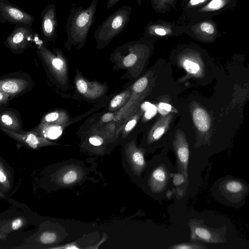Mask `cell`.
Wrapping results in <instances>:
<instances>
[{"instance_id":"obj_7","label":"cell","mask_w":249,"mask_h":249,"mask_svg":"<svg viewBox=\"0 0 249 249\" xmlns=\"http://www.w3.org/2000/svg\"><path fill=\"white\" fill-rule=\"evenodd\" d=\"M35 40V34L31 25L17 24L3 43L13 53L20 54L30 47Z\"/></svg>"},{"instance_id":"obj_37","label":"cell","mask_w":249,"mask_h":249,"mask_svg":"<svg viewBox=\"0 0 249 249\" xmlns=\"http://www.w3.org/2000/svg\"><path fill=\"white\" fill-rule=\"evenodd\" d=\"M6 180V176L3 172L2 168L0 170V181L1 183L4 182Z\"/></svg>"},{"instance_id":"obj_15","label":"cell","mask_w":249,"mask_h":249,"mask_svg":"<svg viewBox=\"0 0 249 249\" xmlns=\"http://www.w3.org/2000/svg\"><path fill=\"white\" fill-rule=\"evenodd\" d=\"M172 117V114L161 117L151 129L146 137L144 148L147 152H149L150 149L154 150L155 144L158 143L168 129Z\"/></svg>"},{"instance_id":"obj_29","label":"cell","mask_w":249,"mask_h":249,"mask_svg":"<svg viewBox=\"0 0 249 249\" xmlns=\"http://www.w3.org/2000/svg\"><path fill=\"white\" fill-rule=\"evenodd\" d=\"M13 98L8 93L0 90V110L7 108V106L9 105V102Z\"/></svg>"},{"instance_id":"obj_19","label":"cell","mask_w":249,"mask_h":249,"mask_svg":"<svg viewBox=\"0 0 249 249\" xmlns=\"http://www.w3.org/2000/svg\"><path fill=\"white\" fill-rule=\"evenodd\" d=\"M68 125L38 124L31 131L46 139H55L62 134L64 129Z\"/></svg>"},{"instance_id":"obj_30","label":"cell","mask_w":249,"mask_h":249,"mask_svg":"<svg viewBox=\"0 0 249 249\" xmlns=\"http://www.w3.org/2000/svg\"><path fill=\"white\" fill-rule=\"evenodd\" d=\"M56 235L53 232H44L40 237V240L44 244H50L54 242L56 240Z\"/></svg>"},{"instance_id":"obj_34","label":"cell","mask_w":249,"mask_h":249,"mask_svg":"<svg viewBox=\"0 0 249 249\" xmlns=\"http://www.w3.org/2000/svg\"><path fill=\"white\" fill-rule=\"evenodd\" d=\"M120 0H107V8L109 9L113 7ZM138 4L141 6L142 4L143 0H136Z\"/></svg>"},{"instance_id":"obj_25","label":"cell","mask_w":249,"mask_h":249,"mask_svg":"<svg viewBox=\"0 0 249 249\" xmlns=\"http://www.w3.org/2000/svg\"><path fill=\"white\" fill-rule=\"evenodd\" d=\"M170 249H199L206 247L199 242H185L171 245L167 248Z\"/></svg>"},{"instance_id":"obj_3","label":"cell","mask_w":249,"mask_h":249,"mask_svg":"<svg viewBox=\"0 0 249 249\" xmlns=\"http://www.w3.org/2000/svg\"><path fill=\"white\" fill-rule=\"evenodd\" d=\"M37 44L36 53L50 80L64 90L69 88L70 79L67 58L58 48H48L44 41L35 40Z\"/></svg>"},{"instance_id":"obj_33","label":"cell","mask_w":249,"mask_h":249,"mask_svg":"<svg viewBox=\"0 0 249 249\" xmlns=\"http://www.w3.org/2000/svg\"><path fill=\"white\" fill-rule=\"evenodd\" d=\"M115 114L112 112H107L105 113L101 118L102 123H107L115 119Z\"/></svg>"},{"instance_id":"obj_10","label":"cell","mask_w":249,"mask_h":249,"mask_svg":"<svg viewBox=\"0 0 249 249\" xmlns=\"http://www.w3.org/2000/svg\"><path fill=\"white\" fill-rule=\"evenodd\" d=\"M74 83L78 95L89 101L99 99L105 92L104 85L97 81H90L87 79L77 69Z\"/></svg>"},{"instance_id":"obj_4","label":"cell","mask_w":249,"mask_h":249,"mask_svg":"<svg viewBox=\"0 0 249 249\" xmlns=\"http://www.w3.org/2000/svg\"><path fill=\"white\" fill-rule=\"evenodd\" d=\"M131 12L130 5H124L109 15L98 27L93 35L97 49L106 47L123 31L130 21Z\"/></svg>"},{"instance_id":"obj_2","label":"cell","mask_w":249,"mask_h":249,"mask_svg":"<svg viewBox=\"0 0 249 249\" xmlns=\"http://www.w3.org/2000/svg\"><path fill=\"white\" fill-rule=\"evenodd\" d=\"M176 170L166 156L156 155L148 161L140 183L142 188L151 196L165 195Z\"/></svg>"},{"instance_id":"obj_5","label":"cell","mask_w":249,"mask_h":249,"mask_svg":"<svg viewBox=\"0 0 249 249\" xmlns=\"http://www.w3.org/2000/svg\"><path fill=\"white\" fill-rule=\"evenodd\" d=\"M146 152L144 148H138L134 141L126 143L123 152L124 168L134 180L140 183L147 166Z\"/></svg>"},{"instance_id":"obj_8","label":"cell","mask_w":249,"mask_h":249,"mask_svg":"<svg viewBox=\"0 0 249 249\" xmlns=\"http://www.w3.org/2000/svg\"><path fill=\"white\" fill-rule=\"evenodd\" d=\"M185 32L184 25L162 19L152 20L144 27V37L154 39L179 36Z\"/></svg>"},{"instance_id":"obj_1","label":"cell","mask_w":249,"mask_h":249,"mask_svg":"<svg viewBox=\"0 0 249 249\" xmlns=\"http://www.w3.org/2000/svg\"><path fill=\"white\" fill-rule=\"evenodd\" d=\"M98 0H92L86 7L71 8L65 26L67 39L64 47L71 51L73 47L80 49L85 45L94 20Z\"/></svg>"},{"instance_id":"obj_27","label":"cell","mask_w":249,"mask_h":249,"mask_svg":"<svg viewBox=\"0 0 249 249\" xmlns=\"http://www.w3.org/2000/svg\"><path fill=\"white\" fill-rule=\"evenodd\" d=\"M141 114L142 111L140 110L127 122L124 126V130L123 131L124 137H126L127 134H128L133 129L134 126L136 125L137 122L140 118Z\"/></svg>"},{"instance_id":"obj_12","label":"cell","mask_w":249,"mask_h":249,"mask_svg":"<svg viewBox=\"0 0 249 249\" xmlns=\"http://www.w3.org/2000/svg\"><path fill=\"white\" fill-rule=\"evenodd\" d=\"M57 21L55 6L49 4L41 14V34L44 40L54 42L57 38Z\"/></svg>"},{"instance_id":"obj_13","label":"cell","mask_w":249,"mask_h":249,"mask_svg":"<svg viewBox=\"0 0 249 249\" xmlns=\"http://www.w3.org/2000/svg\"><path fill=\"white\" fill-rule=\"evenodd\" d=\"M0 128L2 132L13 139L32 149H37L44 146L56 144L45 138L37 135L32 131L18 132L1 126H0Z\"/></svg>"},{"instance_id":"obj_16","label":"cell","mask_w":249,"mask_h":249,"mask_svg":"<svg viewBox=\"0 0 249 249\" xmlns=\"http://www.w3.org/2000/svg\"><path fill=\"white\" fill-rule=\"evenodd\" d=\"M190 230V240L208 243L217 242L216 232L206 226L202 222L196 219H191L188 223Z\"/></svg>"},{"instance_id":"obj_6","label":"cell","mask_w":249,"mask_h":249,"mask_svg":"<svg viewBox=\"0 0 249 249\" xmlns=\"http://www.w3.org/2000/svg\"><path fill=\"white\" fill-rule=\"evenodd\" d=\"M34 85L32 77L24 72L10 73L0 78V90L9 94L13 99L31 90Z\"/></svg>"},{"instance_id":"obj_24","label":"cell","mask_w":249,"mask_h":249,"mask_svg":"<svg viewBox=\"0 0 249 249\" xmlns=\"http://www.w3.org/2000/svg\"><path fill=\"white\" fill-rule=\"evenodd\" d=\"M224 189L226 192L235 196H240L244 190V186L240 182L231 180L224 185Z\"/></svg>"},{"instance_id":"obj_21","label":"cell","mask_w":249,"mask_h":249,"mask_svg":"<svg viewBox=\"0 0 249 249\" xmlns=\"http://www.w3.org/2000/svg\"><path fill=\"white\" fill-rule=\"evenodd\" d=\"M178 0H151L153 10L157 13L164 14L174 10Z\"/></svg>"},{"instance_id":"obj_35","label":"cell","mask_w":249,"mask_h":249,"mask_svg":"<svg viewBox=\"0 0 249 249\" xmlns=\"http://www.w3.org/2000/svg\"><path fill=\"white\" fill-rule=\"evenodd\" d=\"M22 225V221L20 218L14 220L12 223V228L14 230H17L20 228Z\"/></svg>"},{"instance_id":"obj_11","label":"cell","mask_w":249,"mask_h":249,"mask_svg":"<svg viewBox=\"0 0 249 249\" xmlns=\"http://www.w3.org/2000/svg\"><path fill=\"white\" fill-rule=\"evenodd\" d=\"M173 149L176 155L177 172L182 174L188 184V167L190 157L188 143L182 133L176 135L173 141Z\"/></svg>"},{"instance_id":"obj_14","label":"cell","mask_w":249,"mask_h":249,"mask_svg":"<svg viewBox=\"0 0 249 249\" xmlns=\"http://www.w3.org/2000/svg\"><path fill=\"white\" fill-rule=\"evenodd\" d=\"M184 26V33L196 39L209 41L213 39L216 35L215 26L210 21L204 20L192 22Z\"/></svg>"},{"instance_id":"obj_22","label":"cell","mask_w":249,"mask_h":249,"mask_svg":"<svg viewBox=\"0 0 249 249\" xmlns=\"http://www.w3.org/2000/svg\"><path fill=\"white\" fill-rule=\"evenodd\" d=\"M209 0H182L181 3V7L185 16L189 17L194 12Z\"/></svg>"},{"instance_id":"obj_23","label":"cell","mask_w":249,"mask_h":249,"mask_svg":"<svg viewBox=\"0 0 249 249\" xmlns=\"http://www.w3.org/2000/svg\"><path fill=\"white\" fill-rule=\"evenodd\" d=\"M131 96V92L128 90L116 95L110 101L109 109L114 110L123 106Z\"/></svg>"},{"instance_id":"obj_31","label":"cell","mask_w":249,"mask_h":249,"mask_svg":"<svg viewBox=\"0 0 249 249\" xmlns=\"http://www.w3.org/2000/svg\"><path fill=\"white\" fill-rule=\"evenodd\" d=\"M77 178V174L73 170H71L66 173L63 178V181L65 184H70L74 182Z\"/></svg>"},{"instance_id":"obj_20","label":"cell","mask_w":249,"mask_h":249,"mask_svg":"<svg viewBox=\"0 0 249 249\" xmlns=\"http://www.w3.org/2000/svg\"><path fill=\"white\" fill-rule=\"evenodd\" d=\"M194 123L198 130L205 132L211 126V120L208 112L202 107H196L193 112Z\"/></svg>"},{"instance_id":"obj_36","label":"cell","mask_w":249,"mask_h":249,"mask_svg":"<svg viewBox=\"0 0 249 249\" xmlns=\"http://www.w3.org/2000/svg\"><path fill=\"white\" fill-rule=\"evenodd\" d=\"M159 107L160 108L167 111H170L172 109V107L171 105L168 104L164 103H160L159 104Z\"/></svg>"},{"instance_id":"obj_26","label":"cell","mask_w":249,"mask_h":249,"mask_svg":"<svg viewBox=\"0 0 249 249\" xmlns=\"http://www.w3.org/2000/svg\"><path fill=\"white\" fill-rule=\"evenodd\" d=\"M183 66L187 71L191 74H196L200 71V67L198 64L191 58L184 59Z\"/></svg>"},{"instance_id":"obj_18","label":"cell","mask_w":249,"mask_h":249,"mask_svg":"<svg viewBox=\"0 0 249 249\" xmlns=\"http://www.w3.org/2000/svg\"><path fill=\"white\" fill-rule=\"evenodd\" d=\"M71 120V117L67 110L55 109L46 113L42 117L39 125L59 124L69 125Z\"/></svg>"},{"instance_id":"obj_32","label":"cell","mask_w":249,"mask_h":249,"mask_svg":"<svg viewBox=\"0 0 249 249\" xmlns=\"http://www.w3.org/2000/svg\"><path fill=\"white\" fill-rule=\"evenodd\" d=\"M89 143L94 146L101 145L104 142L102 138L98 136H92L89 139Z\"/></svg>"},{"instance_id":"obj_17","label":"cell","mask_w":249,"mask_h":249,"mask_svg":"<svg viewBox=\"0 0 249 249\" xmlns=\"http://www.w3.org/2000/svg\"><path fill=\"white\" fill-rule=\"evenodd\" d=\"M0 126L12 131L22 132V122L19 113L11 108L1 111Z\"/></svg>"},{"instance_id":"obj_9","label":"cell","mask_w":249,"mask_h":249,"mask_svg":"<svg viewBox=\"0 0 249 249\" xmlns=\"http://www.w3.org/2000/svg\"><path fill=\"white\" fill-rule=\"evenodd\" d=\"M34 17L8 0H0V22L13 24H24L32 26Z\"/></svg>"},{"instance_id":"obj_28","label":"cell","mask_w":249,"mask_h":249,"mask_svg":"<svg viewBox=\"0 0 249 249\" xmlns=\"http://www.w3.org/2000/svg\"><path fill=\"white\" fill-rule=\"evenodd\" d=\"M172 181L174 186L176 187H178L182 184H186V186L188 185L184 176L180 173L175 172L173 173Z\"/></svg>"}]
</instances>
